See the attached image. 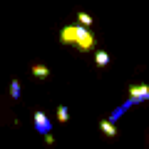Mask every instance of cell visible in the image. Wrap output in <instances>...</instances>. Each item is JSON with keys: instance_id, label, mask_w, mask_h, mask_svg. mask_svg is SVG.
<instances>
[{"instance_id": "1", "label": "cell", "mask_w": 149, "mask_h": 149, "mask_svg": "<svg viewBox=\"0 0 149 149\" xmlns=\"http://www.w3.org/2000/svg\"><path fill=\"white\" fill-rule=\"evenodd\" d=\"M72 45L80 52H90L95 47V35L87 30V25H74V42Z\"/></svg>"}, {"instance_id": "2", "label": "cell", "mask_w": 149, "mask_h": 149, "mask_svg": "<svg viewBox=\"0 0 149 149\" xmlns=\"http://www.w3.org/2000/svg\"><path fill=\"white\" fill-rule=\"evenodd\" d=\"M32 124H35V129H37L40 134L52 132V122H50V117L45 114V112H40V109H37L35 114H32Z\"/></svg>"}, {"instance_id": "3", "label": "cell", "mask_w": 149, "mask_h": 149, "mask_svg": "<svg viewBox=\"0 0 149 149\" xmlns=\"http://www.w3.org/2000/svg\"><path fill=\"white\" fill-rule=\"evenodd\" d=\"M129 97H132L137 104L149 100V85H129Z\"/></svg>"}, {"instance_id": "4", "label": "cell", "mask_w": 149, "mask_h": 149, "mask_svg": "<svg viewBox=\"0 0 149 149\" xmlns=\"http://www.w3.org/2000/svg\"><path fill=\"white\" fill-rule=\"evenodd\" d=\"M100 129H102V134H104V137H117V127H114V122H109V119H100Z\"/></svg>"}, {"instance_id": "5", "label": "cell", "mask_w": 149, "mask_h": 149, "mask_svg": "<svg viewBox=\"0 0 149 149\" xmlns=\"http://www.w3.org/2000/svg\"><path fill=\"white\" fill-rule=\"evenodd\" d=\"M60 42H62V45H72L74 42V25L62 27V32H60Z\"/></svg>"}, {"instance_id": "6", "label": "cell", "mask_w": 149, "mask_h": 149, "mask_svg": "<svg viewBox=\"0 0 149 149\" xmlns=\"http://www.w3.org/2000/svg\"><path fill=\"white\" fill-rule=\"evenodd\" d=\"M30 72H32V77H37V80H47L50 77V67L47 65H32Z\"/></svg>"}, {"instance_id": "7", "label": "cell", "mask_w": 149, "mask_h": 149, "mask_svg": "<svg viewBox=\"0 0 149 149\" xmlns=\"http://www.w3.org/2000/svg\"><path fill=\"white\" fill-rule=\"evenodd\" d=\"M95 65L97 67H107V65H109V55H107L104 50H97L95 52Z\"/></svg>"}, {"instance_id": "8", "label": "cell", "mask_w": 149, "mask_h": 149, "mask_svg": "<svg viewBox=\"0 0 149 149\" xmlns=\"http://www.w3.org/2000/svg\"><path fill=\"white\" fill-rule=\"evenodd\" d=\"M55 117H57V122H67V119H70V109H67V107H65V104H60L57 107V112H55Z\"/></svg>"}, {"instance_id": "9", "label": "cell", "mask_w": 149, "mask_h": 149, "mask_svg": "<svg viewBox=\"0 0 149 149\" xmlns=\"http://www.w3.org/2000/svg\"><path fill=\"white\" fill-rule=\"evenodd\" d=\"M10 97H13V100H20V82H17V80L10 82Z\"/></svg>"}, {"instance_id": "10", "label": "cell", "mask_w": 149, "mask_h": 149, "mask_svg": "<svg viewBox=\"0 0 149 149\" xmlns=\"http://www.w3.org/2000/svg\"><path fill=\"white\" fill-rule=\"evenodd\" d=\"M77 22H80V25H87V27H90L92 25V15H87V13H77Z\"/></svg>"}, {"instance_id": "11", "label": "cell", "mask_w": 149, "mask_h": 149, "mask_svg": "<svg viewBox=\"0 0 149 149\" xmlns=\"http://www.w3.org/2000/svg\"><path fill=\"white\" fill-rule=\"evenodd\" d=\"M42 137H45V144H50V147H52V144H55V137H52V132L42 134Z\"/></svg>"}]
</instances>
